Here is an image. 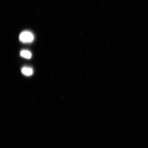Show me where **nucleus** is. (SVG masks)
I'll return each mask as SVG.
<instances>
[{
    "mask_svg": "<svg viewBox=\"0 0 148 148\" xmlns=\"http://www.w3.org/2000/svg\"><path fill=\"white\" fill-rule=\"evenodd\" d=\"M20 55L23 58L30 59L32 56V54L30 51L28 50H22L20 52Z\"/></svg>",
    "mask_w": 148,
    "mask_h": 148,
    "instance_id": "3",
    "label": "nucleus"
},
{
    "mask_svg": "<svg viewBox=\"0 0 148 148\" xmlns=\"http://www.w3.org/2000/svg\"><path fill=\"white\" fill-rule=\"evenodd\" d=\"M34 36L31 32L25 31L22 32L19 36V40L23 43H30L33 41Z\"/></svg>",
    "mask_w": 148,
    "mask_h": 148,
    "instance_id": "1",
    "label": "nucleus"
},
{
    "mask_svg": "<svg viewBox=\"0 0 148 148\" xmlns=\"http://www.w3.org/2000/svg\"><path fill=\"white\" fill-rule=\"evenodd\" d=\"M21 72L23 75L29 76L32 75L33 73V69L30 67H24L21 69Z\"/></svg>",
    "mask_w": 148,
    "mask_h": 148,
    "instance_id": "2",
    "label": "nucleus"
}]
</instances>
